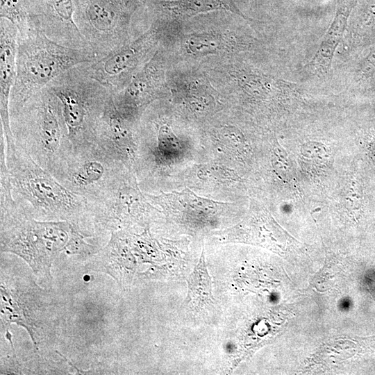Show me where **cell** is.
Returning a JSON list of instances; mask_svg holds the SVG:
<instances>
[{
	"mask_svg": "<svg viewBox=\"0 0 375 375\" xmlns=\"http://www.w3.org/2000/svg\"><path fill=\"white\" fill-rule=\"evenodd\" d=\"M1 251L22 258L38 278L51 280V267L61 253L92 256L101 248L87 241L97 229L91 219L39 220L14 197L0 199Z\"/></svg>",
	"mask_w": 375,
	"mask_h": 375,
	"instance_id": "1",
	"label": "cell"
},
{
	"mask_svg": "<svg viewBox=\"0 0 375 375\" xmlns=\"http://www.w3.org/2000/svg\"><path fill=\"white\" fill-rule=\"evenodd\" d=\"M4 141L12 195L26 213L44 221L94 219L84 198L65 188L15 140Z\"/></svg>",
	"mask_w": 375,
	"mask_h": 375,
	"instance_id": "2",
	"label": "cell"
},
{
	"mask_svg": "<svg viewBox=\"0 0 375 375\" xmlns=\"http://www.w3.org/2000/svg\"><path fill=\"white\" fill-rule=\"evenodd\" d=\"M10 117L16 144L53 175L73 151L59 99L45 87Z\"/></svg>",
	"mask_w": 375,
	"mask_h": 375,
	"instance_id": "3",
	"label": "cell"
},
{
	"mask_svg": "<svg viewBox=\"0 0 375 375\" xmlns=\"http://www.w3.org/2000/svg\"><path fill=\"white\" fill-rule=\"evenodd\" d=\"M98 58L92 49L63 46L41 31L18 36L17 75L10 94V115L64 72Z\"/></svg>",
	"mask_w": 375,
	"mask_h": 375,
	"instance_id": "4",
	"label": "cell"
},
{
	"mask_svg": "<svg viewBox=\"0 0 375 375\" xmlns=\"http://www.w3.org/2000/svg\"><path fill=\"white\" fill-rule=\"evenodd\" d=\"M46 87L60 102L72 152L95 145L97 128L111 91L91 78L82 64L64 72Z\"/></svg>",
	"mask_w": 375,
	"mask_h": 375,
	"instance_id": "5",
	"label": "cell"
},
{
	"mask_svg": "<svg viewBox=\"0 0 375 375\" xmlns=\"http://www.w3.org/2000/svg\"><path fill=\"white\" fill-rule=\"evenodd\" d=\"M74 21L99 58L131 41L132 17L145 0H74Z\"/></svg>",
	"mask_w": 375,
	"mask_h": 375,
	"instance_id": "6",
	"label": "cell"
},
{
	"mask_svg": "<svg viewBox=\"0 0 375 375\" xmlns=\"http://www.w3.org/2000/svg\"><path fill=\"white\" fill-rule=\"evenodd\" d=\"M127 168L130 167L96 144L72 152L53 176L84 198L92 210L106 197Z\"/></svg>",
	"mask_w": 375,
	"mask_h": 375,
	"instance_id": "7",
	"label": "cell"
},
{
	"mask_svg": "<svg viewBox=\"0 0 375 375\" xmlns=\"http://www.w3.org/2000/svg\"><path fill=\"white\" fill-rule=\"evenodd\" d=\"M34 282L20 278H1V319L26 329L35 349L52 333L49 303Z\"/></svg>",
	"mask_w": 375,
	"mask_h": 375,
	"instance_id": "8",
	"label": "cell"
},
{
	"mask_svg": "<svg viewBox=\"0 0 375 375\" xmlns=\"http://www.w3.org/2000/svg\"><path fill=\"white\" fill-rule=\"evenodd\" d=\"M162 38V26L156 21L138 38L93 62L82 64L83 68L91 78L115 93L125 88L150 60Z\"/></svg>",
	"mask_w": 375,
	"mask_h": 375,
	"instance_id": "9",
	"label": "cell"
},
{
	"mask_svg": "<svg viewBox=\"0 0 375 375\" xmlns=\"http://www.w3.org/2000/svg\"><path fill=\"white\" fill-rule=\"evenodd\" d=\"M167 88L164 56L158 49L150 60L122 90L113 93L117 109L136 122L147 106Z\"/></svg>",
	"mask_w": 375,
	"mask_h": 375,
	"instance_id": "10",
	"label": "cell"
},
{
	"mask_svg": "<svg viewBox=\"0 0 375 375\" xmlns=\"http://www.w3.org/2000/svg\"><path fill=\"white\" fill-rule=\"evenodd\" d=\"M32 1L40 30L49 38L65 47L92 49L74 21V0Z\"/></svg>",
	"mask_w": 375,
	"mask_h": 375,
	"instance_id": "11",
	"label": "cell"
},
{
	"mask_svg": "<svg viewBox=\"0 0 375 375\" xmlns=\"http://www.w3.org/2000/svg\"><path fill=\"white\" fill-rule=\"evenodd\" d=\"M135 123L117 109L112 95L97 131V144L130 168L135 157Z\"/></svg>",
	"mask_w": 375,
	"mask_h": 375,
	"instance_id": "12",
	"label": "cell"
},
{
	"mask_svg": "<svg viewBox=\"0 0 375 375\" xmlns=\"http://www.w3.org/2000/svg\"><path fill=\"white\" fill-rule=\"evenodd\" d=\"M18 29L6 19L0 20V119L5 140H14L10 126V98L17 75Z\"/></svg>",
	"mask_w": 375,
	"mask_h": 375,
	"instance_id": "13",
	"label": "cell"
},
{
	"mask_svg": "<svg viewBox=\"0 0 375 375\" xmlns=\"http://www.w3.org/2000/svg\"><path fill=\"white\" fill-rule=\"evenodd\" d=\"M107 244L91 256L89 268L112 276L122 290L132 281L136 261L123 230L110 232Z\"/></svg>",
	"mask_w": 375,
	"mask_h": 375,
	"instance_id": "14",
	"label": "cell"
},
{
	"mask_svg": "<svg viewBox=\"0 0 375 375\" xmlns=\"http://www.w3.org/2000/svg\"><path fill=\"white\" fill-rule=\"evenodd\" d=\"M278 226L267 208L251 200L247 217L234 227L225 230L219 235L222 242H250L251 240L264 244L267 240L277 242L273 228Z\"/></svg>",
	"mask_w": 375,
	"mask_h": 375,
	"instance_id": "15",
	"label": "cell"
},
{
	"mask_svg": "<svg viewBox=\"0 0 375 375\" xmlns=\"http://www.w3.org/2000/svg\"><path fill=\"white\" fill-rule=\"evenodd\" d=\"M181 42L183 51L192 57L229 53L239 47L232 35L215 31L186 33Z\"/></svg>",
	"mask_w": 375,
	"mask_h": 375,
	"instance_id": "16",
	"label": "cell"
},
{
	"mask_svg": "<svg viewBox=\"0 0 375 375\" xmlns=\"http://www.w3.org/2000/svg\"><path fill=\"white\" fill-rule=\"evenodd\" d=\"M151 7L156 12L175 17H188L215 10H225L244 17L232 0H168L153 1Z\"/></svg>",
	"mask_w": 375,
	"mask_h": 375,
	"instance_id": "17",
	"label": "cell"
},
{
	"mask_svg": "<svg viewBox=\"0 0 375 375\" xmlns=\"http://www.w3.org/2000/svg\"><path fill=\"white\" fill-rule=\"evenodd\" d=\"M0 17L16 26L19 37L41 31L32 0H1Z\"/></svg>",
	"mask_w": 375,
	"mask_h": 375,
	"instance_id": "18",
	"label": "cell"
},
{
	"mask_svg": "<svg viewBox=\"0 0 375 375\" xmlns=\"http://www.w3.org/2000/svg\"><path fill=\"white\" fill-rule=\"evenodd\" d=\"M347 19L344 12L338 13L324 35L317 53L308 64L316 72L322 74L329 71L335 51L343 37Z\"/></svg>",
	"mask_w": 375,
	"mask_h": 375,
	"instance_id": "19",
	"label": "cell"
},
{
	"mask_svg": "<svg viewBox=\"0 0 375 375\" xmlns=\"http://www.w3.org/2000/svg\"><path fill=\"white\" fill-rule=\"evenodd\" d=\"M187 283L188 292L183 305L192 303L201 306L213 302L212 281L207 270L203 251L199 263L187 278Z\"/></svg>",
	"mask_w": 375,
	"mask_h": 375,
	"instance_id": "20",
	"label": "cell"
},
{
	"mask_svg": "<svg viewBox=\"0 0 375 375\" xmlns=\"http://www.w3.org/2000/svg\"><path fill=\"white\" fill-rule=\"evenodd\" d=\"M330 158V151L324 144L308 142L301 148L299 161L305 171L317 173L327 167Z\"/></svg>",
	"mask_w": 375,
	"mask_h": 375,
	"instance_id": "21",
	"label": "cell"
},
{
	"mask_svg": "<svg viewBox=\"0 0 375 375\" xmlns=\"http://www.w3.org/2000/svg\"><path fill=\"white\" fill-rule=\"evenodd\" d=\"M273 166L278 175L285 181L294 178V172L291 160L287 153L280 147L274 149Z\"/></svg>",
	"mask_w": 375,
	"mask_h": 375,
	"instance_id": "22",
	"label": "cell"
}]
</instances>
